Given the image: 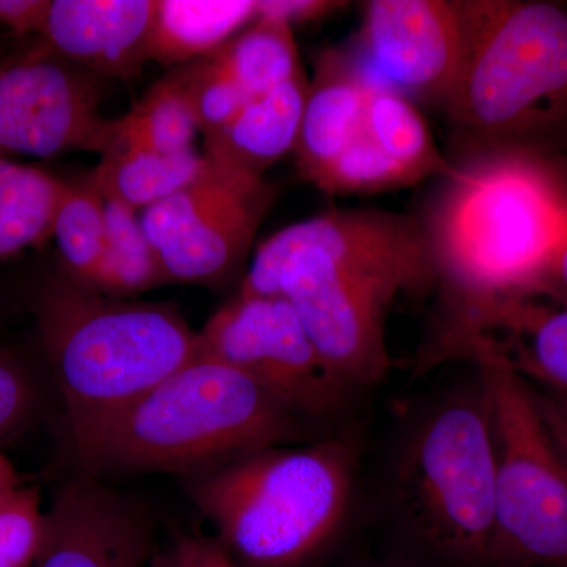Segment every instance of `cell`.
Segmentation results:
<instances>
[{"label":"cell","instance_id":"cell-1","mask_svg":"<svg viewBox=\"0 0 567 567\" xmlns=\"http://www.w3.org/2000/svg\"><path fill=\"white\" fill-rule=\"evenodd\" d=\"M439 279L424 223L401 213L331 210L271 235L238 297H282L334 375L350 390L391 369L385 322L401 293Z\"/></svg>","mask_w":567,"mask_h":567},{"label":"cell","instance_id":"cell-2","mask_svg":"<svg viewBox=\"0 0 567 567\" xmlns=\"http://www.w3.org/2000/svg\"><path fill=\"white\" fill-rule=\"evenodd\" d=\"M305 421L248 377L196 358L128 405L70 436L76 472L106 481L199 475L289 445Z\"/></svg>","mask_w":567,"mask_h":567},{"label":"cell","instance_id":"cell-3","mask_svg":"<svg viewBox=\"0 0 567 567\" xmlns=\"http://www.w3.org/2000/svg\"><path fill=\"white\" fill-rule=\"evenodd\" d=\"M358 466L353 434L271 446L182 486L238 567H301L344 525Z\"/></svg>","mask_w":567,"mask_h":567},{"label":"cell","instance_id":"cell-4","mask_svg":"<svg viewBox=\"0 0 567 567\" xmlns=\"http://www.w3.org/2000/svg\"><path fill=\"white\" fill-rule=\"evenodd\" d=\"M31 311L69 436L128 405L199 353V333L173 306L111 297L62 271L33 290Z\"/></svg>","mask_w":567,"mask_h":567},{"label":"cell","instance_id":"cell-5","mask_svg":"<svg viewBox=\"0 0 567 567\" xmlns=\"http://www.w3.org/2000/svg\"><path fill=\"white\" fill-rule=\"evenodd\" d=\"M446 181L424 226L456 315L535 292L567 238V208L547 175L525 156L492 155L454 167Z\"/></svg>","mask_w":567,"mask_h":567},{"label":"cell","instance_id":"cell-6","mask_svg":"<svg viewBox=\"0 0 567 567\" xmlns=\"http://www.w3.org/2000/svg\"><path fill=\"white\" fill-rule=\"evenodd\" d=\"M464 62L445 111L468 159L520 155L567 115V10L462 0Z\"/></svg>","mask_w":567,"mask_h":567},{"label":"cell","instance_id":"cell-7","mask_svg":"<svg viewBox=\"0 0 567 567\" xmlns=\"http://www.w3.org/2000/svg\"><path fill=\"white\" fill-rule=\"evenodd\" d=\"M495 457L491 401L477 371L410 425L391 476L394 516L440 557L491 567Z\"/></svg>","mask_w":567,"mask_h":567},{"label":"cell","instance_id":"cell-8","mask_svg":"<svg viewBox=\"0 0 567 567\" xmlns=\"http://www.w3.org/2000/svg\"><path fill=\"white\" fill-rule=\"evenodd\" d=\"M475 361L495 434V532L491 567H567V456L548 432L533 388L480 346Z\"/></svg>","mask_w":567,"mask_h":567},{"label":"cell","instance_id":"cell-9","mask_svg":"<svg viewBox=\"0 0 567 567\" xmlns=\"http://www.w3.org/2000/svg\"><path fill=\"white\" fill-rule=\"evenodd\" d=\"M276 189L264 177L208 158L199 177L142 210L167 284L229 282L248 256Z\"/></svg>","mask_w":567,"mask_h":567},{"label":"cell","instance_id":"cell-10","mask_svg":"<svg viewBox=\"0 0 567 567\" xmlns=\"http://www.w3.org/2000/svg\"><path fill=\"white\" fill-rule=\"evenodd\" d=\"M197 358L248 377L303 421L333 415L353 391L328 368L282 297L235 295L199 331Z\"/></svg>","mask_w":567,"mask_h":567},{"label":"cell","instance_id":"cell-11","mask_svg":"<svg viewBox=\"0 0 567 567\" xmlns=\"http://www.w3.org/2000/svg\"><path fill=\"white\" fill-rule=\"evenodd\" d=\"M95 74L50 48L0 69V153L52 158L74 151L103 155L115 121L100 114Z\"/></svg>","mask_w":567,"mask_h":567},{"label":"cell","instance_id":"cell-12","mask_svg":"<svg viewBox=\"0 0 567 567\" xmlns=\"http://www.w3.org/2000/svg\"><path fill=\"white\" fill-rule=\"evenodd\" d=\"M363 10L360 44L369 65L410 102L445 112L464 62L458 2L372 0Z\"/></svg>","mask_w":567,"mask_h":567},{"label":"cell","instance_id":"cell-13","mask_svg":"<svg viewBox=\"0 0 567 567\" xmlns=\"http://www.w3.org/2000/svg\"><path fill=\"white\" fill-rule=\"evenodd\" d=\"M155 543L144 499L76 472L55 488L33 567H145Z\"/></svg>","mask_w":567,"mask_h":567},{"label":"cell","instance_id":"cell-14","mask_svg":"<svg viewBox=\"0 0 567 567\" xmlns=\"http://www.w3.org/2000/svg\"><path fill=\"white\" fill-rule=\"evenodd\" d=\"M480 346L540 390L567 395V306L547 308L527 295L495 298L456 315L442 350L456 357Z\"/></svg>","mask_w":567,"mask_h":567},{"label":"cell","instance_id":"cell-15","mask_svg":"<svg viewBox=\"0 0 567 567\" xmlns=\"http://www.w3.org/2000/svg\"><path fill=\"white\" fill-rule=\"evenodd\" d=\"M156 0H50L44 44L95 76L133 81L148 61Z\"/></svg>","mask_w":567,"mask_h":567},{"label":"cell","instance_id":"cell-16","mask_svg":"<svg viewBox=\"0 0 567 567\" xmlns=\"http://www.w3.org/2000/svg\"><path fill=\"white\" fill-rule=\"evenodd\" d=\"M374 87L344 51H328L319 59L293 148L306 181L316 183L361 133Z\"/></svg>","mask_w":567,"mask_h":567},{"label":"cell","instance_id":"cell-17","mask_svg":"<svg viewBox=\"0 0 567 567\" xmlns=\"http://www.w3.org/2000/svg\"><path fill=\"white\" fill-rule=\"evenodd\" d=\"M309 82L305 71L246 104L233 122L205 137L213 162L264 177V171L293 152L300 133Z\"/></svg>","mask_w":567,"mask_h":567},{"label":"cell","instance_id":"cell-18","mask_svg":"<svg viewBox=\"0 0 567 567\" xmlns=\"http://www.w3.org/2000/svg\"><path fill=\"white\" fill-rule=\"evenodd\" d=\"M257 17V0H156L148 61L207 58Z\"/></svg>","mask_w":567,"mask_h":567},{"label":"cell","instance_id":"cell-19","mask_svg":"<svg viewBox=\"0 0 567 567\" xmlns=\"http://www.w3.org/2000/svg\"><path fill=\"white\" fill-rule=\"evenodd\" d=\"M207 164V156L194 148L158 153L112 142L92 174L103 194L142 212L199 177Z\"/></svg>","mask_w":567,"mask_h":567},{"label":"cell","instance_id":"cell-20","mask_svg":"<svg viewBox=\"0 0 567 567\" xmlns=\"http://www.w3.org/2000/svg\"><path fill=\"white\" fill-rule=\"evenodd\" d=\"M65 182L0 153V264L50 237Z\"/></svg>","mask_w":567,"mask_h":567},{"label":"cell","instance_id":"cell-21","mask_svg":"<svg viewBox=\"0 0 567 567\" xmlns=\"http://www.w3.org/2000/svg\"><path fill=\"white\" fill-rule=\"evenodd\" d=\"M215 55L251 100L274 92L305 71L292 28L275 18L256 17Z\"/></svg>","mask_w":567,"mask_h":567},{"label":"cell","instance_id":"cell-22","mask_svg":"<svg viewBox=\"0 0 567 567\" xmlns=\"http://www.w3.org/2000/svg\"><path fill=\"white\" fill-rule=\"evenodd\" d=\"M104 196L106 240L95 289L117 298H132L167 284L158 252L145 234L141 216L111 194Z\"/></svg>","mask_w":567,"mask_h":567},{"label":"cell","instance_id":"cell-23","mask_svg":"<svg viewBox=\"0 0 567 567\" xmlns=\"http://www.w3.org/2000/svg\"><path fill=\"white\" fill-rule=\"evenodd\" d=\"M363 130L380 151L415 175L417 182L432 174L447 177L456 167L436 151L427 123L415 104L393 89H372Z\"/></svg>","mask_w":567,"mask_h":567},{"label":"cell","instance_id":"cell-24","mask_svg":"<svg viewBox=\"0 0 567 567\" xmlns=\"http://www.w3.org/2000/svg\"><path fill=\"white\" fill-rule=\"evenodd\" d=\"M62 274L95 289L102 270L106 219L104 196L93 174L80 183H66L52 223Z\"/></svg>","mask_w":567,"mask_h":567},{"label":"cell","instance_id":"cell-25","mask_svg":"<svg viewBox=\"0 0 567 567\" xmlns=\"http://www.w3.org/2000/svg\"><path fill=\"white\" fill-rule=\"evenodd\" d=\"M199 130L175 73L153 85L125 117L115 121L114 142L158 153L192 151Z\"/></svg>","mask_w":567,"mask_h":567},{"label":"cell","instance_id":"cell-26","mask_svg":"<svg viewBox=\"0 0 567 567\" xmlns=\"http://www.w3.org/2000/svg\"><path fill=\"white\" fill-rule=\"evenodd\" d=\"M415 182V175L380 151L379 145L361 130L315 185L324 193L350 194L385 192Z\"/></svg>","mask_w":567,"mask_h":567},{"label":"cell","instance_id":"cell-27","mask_svg":"<svg viewBox=\"0 0 567 567\" xmlns=\"http://www.w3.org/2000/svg\"><path fill=\"white\" fill-rule=\"evenodd\" d=\"M175 76L181 81L204 136L219 132L252 102L227 73L215 52L175 71Z\"/></svg>","mask_w":567,"mask_h":567},{"label":"cell","instance_id":"cell-28","mask_svg":"<svg viewBox=\"0 0 567 567\" xmlns=\"http://www.w3.org/2000/svg\"><path fill=\"white\" fill-rule=\"evenodd\" d=\"M40 488L18 486L0 495V567H33L44 536Z\"/></svg>","mask_w":567,"mask_h":567},{"label":"cell","instance_id":"cell-29","mask_svg":"<svg viewBox=\"0 0 567 567\" xmlns=\"http://www.w3.org/2000/svg\"><path fill=\"white\" fill-rule=\"evenodd\" d=\"M39 402L35 383L24 368L0 354V436L17 431L33 416Z\"/></svg>","mask_w":567,"mask_h":567},{"label":"cell","instance_id":"cell-30","mask_svg":"<svg viewBox=\"0 0 567 567\" xmlns=\"http://www.w3.org/2000/svg\"><path fill=\"white\" fill-rule=\"evenodd\" d=\"M171 551L177 567H238L216 537L181 533Z\"/></svg>","mask_w":567,"mask_h":567},{"label":"cell","instance_id":"cell-31","mask_svg":"<svg viewBox=\"0 0 567 567\" xmlns=\"http://www.w3.org/2000/svg\"><path fill=\"white\" fill-rule=\"evenodd\" d=\"M347 6L331 0H257V17L275 18L289 24L322 20Z\"/></svg>","mask_w":567,"mask_h":567},{"label":"cell","instance_id":"cell-32","mask_svg":"<svg viewBox=\"0 0 567 567\" xmlns=\"http://www.w3.org/2000/svg\"><path fill=\"white\" fill-rule=\"evenodd\" d=\"M50 0H0V25L17 33L43 31Z\"/></svg>","mask_w":567,"mask_h":567},{"label":"cell","instance_id":"cell-33","mask_svg":"<svg viewBox=\"0 0 567 567\" xmlns=\"http://www.w3.org/2000/svg\"><path fill=\"white\" fill-rule=\"evenodd\" d=\"M533 394L548 432L567 456V395L536 388H533Z\"/></svg>","mask_w":567,"mask_h":567},{"label":"cell","instance_id":"cell-34","mask_svg":"<svg viewBox=\"0 0 567 567\" xmlns=\"http://www.w3.org/2000/svg\"><path fill=\"white\" fill-rule=\"evenodd\" d=\"M535 292H546L567 306V238L548 274L536 287Z\"/></svg>","mask_w":567,"mask_h":567},{"label":"cell","instance_id":"cell-35","mask_svg":"<svg viewBox=\"0 0 567 567\" xmlns=\"http://www.w3.org/2000/svg\"><path fill=\"white\" fill-rule=\"evenodd\" d=\"M18 484H20V480H18L13 465H11L9 458L0 454V495L9 488L18 486Z\"/></svg>","mask_w":567,"mask_h":567},{"label":"cell","instance_id":"cell-36","mask_svg":"<svg viewBox=\"0 0 567 567\" xmlns=\"http://www.w3.org/2000/svg\"><path fill=\"white\" fill-rule=\"evenodd\" d=\"M145 567H177V565H175L173 551L167 550L156 551L155 557Z\"/></svg>","mask_w":567,"mask_h":567}]
</instances>
